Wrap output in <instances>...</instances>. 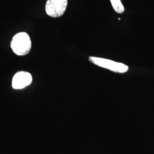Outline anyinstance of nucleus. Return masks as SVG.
Listing matches in <instances>:
<instances>
[{
  "label": "nucleus",
  "instance_id": "f257e3e1",
  "mask_svg": "<svg viewBox=\"0 0 154 154\" xmlns=\"http://www.w3.org/2000/svg\"><path fill=\"white\" fill-rule=\"evenodd\" d=\"M31 48V40L27 33H18L11 40V49L17 55L22 56L28 54Z\"/></svg>",
  "mask_w": 154,
  "mask_h": 154
},
{
  "label": "nucleus",
  "instance_id": "39448f33",
  "mask_svg": "<svg viewBox=\"0 0 154 154\" xmlns=\"http://www.w3.org/2000/svg\"><path fill=\"white\" fill-rule=\"evenodd\" d=\"M110 1L115 11L118 13H122L124 11V6L122 5L121 0H110Z\"/></svg>",
  "mask_w": 154,
  "mask_h": 154
},
{
  "label": "nucleus",
  "instance_id": "f03ea898",
  "mask_svg": "<svg viewBox=\"0 0 154 154\" xmlns=\"http://www.w3.org/2000/svg\"><path fill=\"white\" fill-rule=\"evenodd\" d=\"M89 61L97 66L109 69L111 71L116 72L123 73L127 72V70H128V67L123 63L116 62L115 61L105 58L90 57Z\"/></svg>",
  "mask_w": 154,
  "mask_h": 154
},
{
  "label": "nucleus",
  "instance_id": "7ed1b4c3",
  "mask_svg": "<svg viewBox=\"0 0 154 154\" xmlns=\"http://www.w3.org/2000/svg\"><path fill=\"white\" fill-rule=\"evenodd\" d=\"M67 5V0H48L45 10L47 14L52 17H59L63 14Z\"/></svg>",
  "mask_w": 154,
  "mask_h": 154
},
{
  "label": "nucleus",
  "instance_id": "20e7f679",
  "mask_svg": "<svg viewBox=\"0 0 154 154\" xmlns=\"http://www.w3.org/2000/svg\"><path fill=\"white\" fill-rule=\"evenodd\" d=\"M32 82V77L29 72H18L13 78L12 87L14 89H22L30 85Z\"/></svg>",
  "mask_w": 154,
  "mask_h": 154
}]
</instances>
